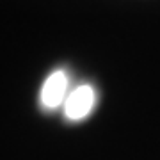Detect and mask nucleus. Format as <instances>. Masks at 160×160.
Segmentation results:
<instances>
[{
	"label": "nucleus",
	"mask_w": 160,
	"mask_h": 160,
	"mask_svg": "<svg viewBox=\"0 0 160 160\" xmlns=\"http://www.w3.org/2000/svg\"><path fill=\"white\" fill-rule=\"evenodd\" d=\"M94 105V91L91 86H80L75 91L69 92V96L64 102V114L68 119L78 121L84 119L92 110Z\"/></svg>",
	"instance_id": "1"
},
{
	"label": "nucleus",
	"mask_w": 160,
	"mask_h": 160,
	"mask_svg": "<svg viewBox=\"0 0 160 160\" xmlns=\"http://www.w3.org/2000/svg\"><path fill=\"white\" fill-rule=\"evenodd\" d=\"M66 89H68V77L64 71H53V73L46 78L43 91H41V102L46 109H55L59 107L66 96Z\"/></svg>",
	"instance_id": "2"
}]
</instances>
